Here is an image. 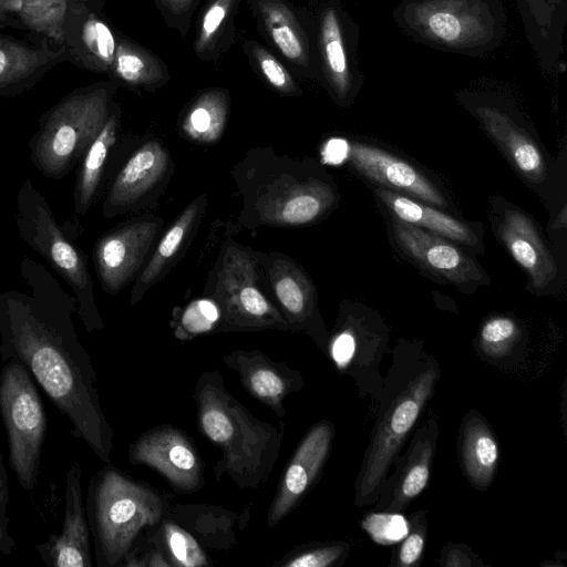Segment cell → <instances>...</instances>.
<instances>
[{
  "label": "cell",
  "mask_w": 567,
  "mask_h": 567,
  "mask_svg": "<svg viewBox=\"0 0 567 567\" xmlns=\"http://www.w3.org/2000/svg\"><path fill=\"white\" fill-rule=\"evenodd\" d=\"M205 196L198 197L189 204L167 229L159 240L146 267L138 276L131 295V303H136L144 292L153 286L164 274L175 255L187 239L199 215L205 207Z\"/></svg>",
  "instance_id": "29"
},
{
  "label": "cell",
  "mask_w": 567,
  "mask_h": 567,
  "mask_svg": "<svg viewBox=\"0 0 567 567\" xmlns=\"http://www.w3.org/2000/svg\"><path fill=\"white\" fill-rule=\"evenodd\" d=\"M341 547H326L303 553L287 563L289 567H326L331 565L341 554Z\"/></svg>",
  "instance_id": "43"
},
{
  "label": "cell",
  "mask_w": 567,
  "mask_h": 567,
  "mask_svg": "<svg viewBox=\"0 0 567 567\" xmlns=\"http://www.w3.org/2000/svg\"><path fill=\"white\" fill-rule=\"evenodd\" d=\"M220 319V310L213 299L192 302L184 311L181 328L184 333L194 336L210 330Z\"/></svg>",
  "instance_id": "37"
},
{
  "label": "cell",
  "mask_w": 567,
  "mask_h": 567,
  "mask_svg": "<svg viewBox=\"0 0 567 567\" xmlns=\"http://www.w3.org/2000/svg\"><path fill=\"white\" fill-rule=\"evenodd\" d=\"M432 454V444L429 441L417 444L398 484L393 501L388 506L389 509L402 508L406 502L417 496L425 488L430 476Z\"/></svg>",
  "instance_id": "34"
},
{
  "label": "cell",
  "mask_w": 567,
  "mask_h": 567,
  "mask_svg": "<svg viewBox=\"0 0 567 567\" xmlns=\"http://www.w3.org/2000/svg\"><path fill=\"white\" fill-rule=\"evenodd\" d=\"M436 373L419 375L399 394L378 425L359 484L358 498L364 501L379 486L401 442L416 421L435 383Z\"/></svg>",
  "instance_id": "11"
},
{
  "label": "cell",
  "mask_w": 567,
  "mask_h": 567,
  "mask_svg": "<svg viewBox=\"0 0 567 567\" xmlns=\"http://www.w3.org/2000/svg\"><path fill=\"white\" fill-rule=\"evenodd\" d=\"M517 324L507 317L488 320L482 328L481 339L493 351L511 342L517 334Z\"/></svg>",
  "instance_id": "42"
},
{
  "label": "cell",
  "mask_w": 567,
  "mask_h": 567,
  "mask_svg": "<svg viewBox=\"0 0 567 567\" xmlns=\"http://www.w3.org/2000/svg\"><path fill=\"white\" fill-rule=\"evenodd\" d=\"M9 499L8 473L0 451V558L10 555L16 547V542L9 530Z\"/></svg>",
  "instance_id": "41"
},
{
  "label": "cell",
  "mask_w": 567,
  "mask_h": 567,
  "mask_svg": "<svg viewBox=\"0 0 567 567\" xmlns=\"http://www.w3.org/2000/svg\"><path fill=\"white\" fill-rule=\"evenodd\" d=\"M394 20L425 45L466 55L488 53L506 35L501 0H401Z\"/></svg>",
  "instance_id": "2"
},
{
  "label": "cell",
  "mask_w": 567,
  "mask_h": 567,
  "mask_svg": "<svg viewBox=\"0 0 567 567\" xmlns=\"http://www.w3.org/2000/svg\"><path fill=\"white\" fill-rule=\"evenodd\" d=\"M118 121L120 109L115 103L103 127L80 161L73 193L74 213L78 216H84L95 198L109 152L116 141Z\"/></svg>",
  "instance_id": "28"
},
{
  "label": "cell",
  "mask_w": 567,
  "mask_h": 567,
  "mask_svg": "<svg viewBox=\"0 0 567 567\" xmlns=\"http://www.w3.org/2000/svg\"><path fill=\"white\" fill-rule=\"evenodd\" d=\"M9 24L12 25L11 18L8 14L3 0H0V25Z\"/></svg>",
  "instance_id": "47"
},
{
  "label": "cell",
  "mask_w": 567,
  "mask_h": 567,
  "mask_svg": "<svg viewBox=\"0 0 567 567\" xmlns=\"http://www.w3.org/2000/svg\"><path fill=\"white\" fill-rule=\"evenodd\" d=\"M461 454L470 481L476 487H487L495 473L498 447L493 433L481 417L466 419Z\"/></svg>",
  "instance_id": "32"
},
{
  "label": "cell",
  "mask_w": 567,
  "mask_h": 567,
  "mask_svg": "<svg viewBox=\"0 0 567 567\" xmlns=\"http://www.w3.org/2000/svg\"><path fill=\"white\" fill-rule=\"evenodd\" d=\"M82 468L72 463L65 474L64 515L59 534L35 545V551L50 567H91L90 527L83 504Z\"/></svg>",
  "instance_id": "14"
},
{
  "label": "cell",
  "mask_w": 567,
  "mask_h": 567,
  "mask_svg": "<svg viewBox=\"0 0 567 567\" xmlns=\"http://www.w3.org/2000/svg\"><path fill=\"white\" fill-rule=\"evenodd\" d=\"M120 35L102 11L75 2L64 27L66 61L79 69L110 75Z\"/></svg>",
  "instance_id": "15"
},
{
  "label": "cell",
  "mask_w": 567,
  "mask_h": 567,
  "mask_svg": "<svg viewBox=\"0 0 567 567\" xmlns=\"http://www.w3.org/2000/svg\"><path fill=\"white\" fill-rule=\"evenodd\" d=\"M12 27L23 28L63 45L64 27L73 0H3Z\"/></svg>",
  "instance_id": "30"
},
{
  "label": "cell",
  "mask_w": 567,
  "mask_h": 567,
  "mask_svg": "<svg viewBox=\"0 0 567 567\" xmlns=\"http://www.w3.org/2000/svg\"><path fill=\"white\" fill-rule=\"evenodd\" d=\"M526 37L544 72L565 70L560 60L567 22V0H516Z\"/></svg>",
  "instance_id": "23"
},
{
  "label": "cell",
  "mask_w": 567,
  "mask_h": 567,
  "mask_svg": "<svg viewBox=\"0 0 567 567\" xmlns=\"http://www.w3.org/2000/svg\"><path fill=\"white\" fill-rule=\"evenodd\" d=\"M241 0H207L196 22L193 49L207 63H216L233 45Z\"/></svg>",
  "instance_id": "27"
},
{
  "label": "cell",
  "mask_w": 567,
  "mask_h": 567,
  "mask_svg": "<svg viewBox=\"0 0 567 567\" xmlns=\"http://www.w3.org/2000/svg\"><path fill=\"white\" fill-rule=\"evenodd\" d=\"M132 458L154 467L177 488L189 491L199 485V458L188 440L176 430L147 433L133 447Z\"/></svg>",
  "instance_id": "19"
},
{
  "label": "cell",
  "mask_w": 567,
  "mask_h": 567,
  "mask_svg": "<svg viewBox=\"0 0 567 567\" xmlns=\"http://www.w3.org/2000/svg\"><path fill=\"white\" fill-rule=\"evenodd\" d=\"M256 251L225 243L215 271L212 299L225 323L241 329L289 328L280 311L264 295Z\"/></svg>",
  "instance_id": "7"
},
{
  "label": "cell",
  "mask_w": 567,
  "mask_h": 567,
  "mask_svg": "<svg viewBox=\"0 0 567 567\" xmlns=\"http://www.w3.org/2000/svg\"><path fill=\"white\" fill-rule=\"evenodd\" d=\"M229 93L212 87L200 92L186 109L181 128L188 138L212 143L217 141L226 126L229 111Z\"/></svg>",
  "instance_id": "31"
},
{
  "label": "cell",
  "mask_w": 567,
  "mask_h": 567,
  "mask_svg": "<svg viewBox=\"0 0 567 567\" xmlns=\"http://www.w3.org/2000/svg\"><path fill=\"white\" fill-rule=\"evenodd\" d=\"M256 256L287 323L295 328H305L312 320L317 309L316 289L309 276L282 252L256 251Z\"/></svg>",
  "instance_id": "21"
},
{
  "label": "cell",
  "mask_w": 567,
  "mask_h": 567,
  "mask_svg": "<svg viewBox=\"0 0 567 567\" xmlns=\"http://www.w3.org/2000/svg\"><path fill=\"white\" fill-rule=\"evenodd\" d=\"M392 237L420 267L461 288L485 279L481 267L453 241L393 217Z\"/></svg>",
  "instance_id": "13"
},
{
  "label": "cell",
  "mask_w": 567,
  "mask_h": 567,
  "mask_svg": "<svg viewBox=\"0 0 567 567\" xmlns=\"http://www.w3.org/2000/svg\"><path fill=\"white\" fill-rule=\"evenodd\" d=\"M78 3H82L91 9L102 11L106 0H73Z\"/></svg>",
  "instance_id": "46"
},
{
  "label": "cell",
  "mask_w": 567,
  "mask_h": 567,
  "mask_svg": "<svg viewBox=\"0 0 567 567\" xmlns=\"http://www.w3.org/2000/svg\"><path fill=\"white\" fill-rule=\"evenodd\" d=\"M85 509L96 561L112 567L127 555L143 527L158 522L163 504L150 488L105 467L90 482Z\"/></svg>",
  "instance_id": "4"
},
{
  "label": "cell",
  "mask_w": 567,
  "mask_h": 567,
  "mask_svg": "<svg viewBox=\"0 0 567 567\" xmlns=\"http://www.w3.org/2000/svg\"><path fill=\"white\" fill-rule=\"evenodd\" d=\"M120 83L110 79L79 87L40 118L30 158L47 178L62 179L83 157L106 122Z\"/></svg>",
  "instance_id": "3"
},
{
  "label": "cell",
  "mask_w": 567,
  "mask_h": 567,
  "mask_svg": "<svg viewBox=\"0 0 567 567\" xmlns=\"http://www.w3.org/2000/svg\"><path fill=\"white\" fill-rule=\"evenodd\" d=\"M200 425L213 442L226 444L234 435L235 427L226 408L219 403L207 402L200 410Z\"/></svg>",
  "instance_id": "38"
},
{
  "label": "cell",
  "mask_w": 567,
  "mask_h": 567,
  "mask_svg": "<svg viewBox=\"0 0 567 567\" xmlns=\"http://www.w3.org/2000/svg\"><path fill=\"white\" fill-rule=\"evenodd\" d=\"M162 225L158 217H144L112 229L96 241L93 259L104 291L115 295L133 279Z\"/></svg>",
  "instance_id": "12"
},
{
  "label": "cell",
  "mask_w": 567,
  "mask_h": 567,
  "mask_svg": "<svg viewBox=\"0 0 567 567\" xmlns=\"http://www.w3.org/2000/svg\"><path fill=\"white\" fill-rule=\"evenodd\" d=\"M355 342L354 338L349 332L340 333L332 346V357L339 365L347 364L354 352Z\"/></svg>",
  "instance_id": "45"
},
{
  "label": "cell",
  "mask_w": 567,
  "mask_h": 567,
  "mask_svg": "<svg viewBox=\"0 0 567 567\" xmlns=\"http://www.w3.org/2000/svg\"><path fill=\"white\" fill-rule=\"evenodd\" d=\"M0 414L9 465L25 491L34 489L47 433V414L30 372L8 360L0 371Z\"/></svg>",
  "instance_id": "6"
},
{
  "label": "cell",
  "mask_w": 567,
  "mask_h": 567,
  "mask_svg": "<svg viewBox=\"0 0 567 567\" xmlns=\"http://www.w3.org/2000/svg\"><path fill=\"white\" fill-rule=\"evenodd\" d=\"M362 528L378 544L390 545L398 543L409 534L406 519L395 513H372L362 522Z\"/></svg>",
  "instance_id": "35"
},
{
  "label": "cell",
  "mask_w": 567,
  "mask_h": 567,
  "mask_svg": "<svg viewBox=\"0 0 567 567\" xmlns=\"http://www.w3.org/2000/svg\"><path fill=\"white\" fill-rule=\"evenodd\" d=\"M66 61L65 49L32 33L28 39L0 34V97L21 94L47 72Z\"/></svg>",
  "instance_id": "16"
},
{
  "label": "cell",
  "mask_w": 567,
  "mask_h": 567,
  "mask_svg": "<svg viewBox=\"0 0 567 567\" xmlns=\"http://www.w3.org/2000/svg\"><path fill=\"white\" fill-rule=\"evenodd\" d=\"M466 105L482 123L486 132L503 147L505 154L528 179L538 182L545 177L546 166L536 144L513 117L501 106L477 94L464 96Z\"/></svg>",
  "instance_id": "22"
},
{
  "label": "cell",
  "mask_w": 567,
  "mask_h": 567,
  "mask_svg": "<svg viewBox=\"0 0 567 567\" xmlns=\"http://www.w3.org/2000/svg\"><path fill=\"white\" fill-rule=\"evenodd\" d=\"M251 392L262 400L277 402L285 392V383L279 374L268 367H257L246 375Z\"/></svg>",
  "instance_id": "40"
},
{
  "label": "cell",
  "mask_w": 567,
  "mask_h": 567,
  "mask_svg": "<svg viewBox=\"0 0 567 567\" xmlns=\"http://www.w3.org/2000/svg\"><path fill=\"white\" fill-rule=\"evenodd\" d=\"M243 51L252 71L275 92L284 96H300L302 90L293 73L265 45L245 39Z\"/></svg>",
  "instance_id": "33"
},
{
  "label": "cell",
  "mask_w": 567,
  "mask_h": 567,
  "mask_svg": "<svg viewBox=\"0 0 567 567\" xmlns=\"http://www.w3.org/2000/svg\"><path fill=\"white\" fill-rule=\"evenodd\" d=\"M347 157L360 174L380 187L432 206H446L445 197L429 178L411 164L383 150L354 142L349 144Z\"/></svg>",
  "instance_id": "17"
},
{
  "label": "cell",
  "mask_w": 567,
  "mask_h": 567,
  "mask_svg": "<svg viewBox=\"0 0 567 567\" xmlns=\"http://www.w3.org/2000/svg\"><path fill=\"white\" fill-rule=\"evenodd\" d=\"M257 30L300 79L322 85L315 21L290 0H247Z\"/></svg>",
  "instance_id": "10"
},
{
  "label": "cell",
  "mask_w": 567,
  "mask_h": 567,
  "mask_svg": "<svg viewBox=\"0 0 567 567\" xmlns=\"http://www.w3.org/2000/svg\"><path fill=\"white\" fill-rule=\"evenodd\" d=\"M331 429L322 423L303 439L291 458L269 512V525L280 520L303 495L319 472L330 446Z\"/></svg>",
  "instance_id": "24"
},
{
  "label": "cell",
  "mask_w": 567,
  "mask_h": 567,
  "mask_svg": "<svg viewBox=\"0 0 567 567\" xmlns=\"http://www.w3.org/2000/svg\"><path fill=\"white\" fill-rule=\"evenodd\" d=\"M28 290L0 293V358L21 363L66 417L71 434L104 462L113 432L102 411L96 375L81 344L73 315L76 300L40 262L23 258Z\"/></svg>",
  "instance_id": "1"
},
{
  "label": "cell",
  "mask_w": 567,
  "mask_h": 567,
  "mask_svg": "<svg viewBox=\"0 0 567 567\" xmlns=\"http://www.w3.org/2000/svg\"><path fill=\"white\" fill-rule=\"evenodd\" d=\"M322 85L339 105H349L363 84L358 66V27L340 0H310Z\"/></svg>",
  "instance_id": "9"
},
{
  "label": "cell",
  "mask_w": 567,
  "mask_h": 567,
  "mask_svg": "<svg viewBox=\"0 0 567 567\" xmlns=\"http://www.w3.org/2000/svg\"><path fill=\"white\" fill-rule=\"evenodd\" d=\"M496 225L505 247L527 272L532 288L539 292L548 289L558 267L529 217L517 208H504Z\"/></svg>",
  "instance_id": "18"
},
{
  "label": "cell",
  "mask_w": 567,
  "mask_h": 567,
  "mask_svg": "<svg viewBox=\"0 0 567 567\" xmlns=\"http://www.w3.org/2000/svg\"><path fill=\"white\" fill-rule=\"evenodd\" d=\"M168 164V154L161 143L143 144L114 178L103 204V216L112 218L130 210L163 178Z\"/></svg>",
  "instance_id": "20"
},
{
  "label": "cell",
  "mask_w": 567,
  "mask_h": 567,
  "mask_svg": "<svg viewBox=\"0 0 567 567\" xmlns=\"http://www.w3.org/2000/svg\"><path fill=\"white\" fill-rule=\"evenodd\" d=\"M375 195L396 219L453 243L466 246H475L478 243L477 234L467 224L434 208L432 205L384 187H378Z\"/></svg>",
  "instance_id": "25"
},
{
  "label": "cell",
  "mask_w": 567,
  "mask_h": 567,
  "mask_svg": "<svg viewBox=\"0 0 567 567\" xmlns=\"http://www.w3.org/2000/svg\"><path fill=\"white\" fill-rule=\"evenodd\" d=\"M20 238L48 261L73 291L76 315L89 332L103 327L84 254L64 235L47 199L25 178L17 194Z\"/></svg>",
  "instance_id": "5"
},
{
  "label": "cell",
  "mask_w": 567,
  "mask_h": 567,
  "mask_svg": "<svg viewBox=\"0 0 567 567\" xmlns=\"http://www.w3.org/2000/svg\"><path fill=\"white\" fill-rule=\"evenodd\" d=\"M165 539L168 550L177 565L186 567L207 565V559L202 548L184 529L174 524H166Z\"/></svg>",
  "instance_id": "36"
},
{
  "label": "cell",
  "mask_w": 567,
  "mask_h": 567,
  "mask_svg": "<svg viewBox=\"0 0 567 567\" xmlns=\"http://www.w3.org/2000/svg\"><path fill=\"white\" fill-rule=\"evenodd\" d=\"M424 548V538L421 533L414 530L404 537L400 548L399 560L403 566L413 565L421 556Z\"/></svg>",
  "instance_id": "44"
},
{
  "label": "cell",
  "mask_w": 567,
  "mask_h": 567,
  "mask_svg": "<svg viewBox=\"0 0 567 567\" xmlns=\"http://www.w3.org/2000/svg\"><path fill=\"white\" fill-rule=\"evenodd\" d=\"M202 0H154L164 22L186 37L190 29L194 13Z\"/></svg>",
  "instance_id": "39"
},
{
  "label": "cell",
  "mask_w": 567,
  "mask_h": 567,
  "mask_svg": "<svg viewBox=\"0 0 567 567\" xmlns=\"http://www.w3.org/2000/svg\"><path fill=\"white\" fill-rule=\"evenodd\" d=\"M109 78L132 90L154 92L171 74L157 54L121 34Z\"/></svg>",
  "instance_id": "26"
},
{
  "label": "cell",
  "mask_w": 567,
  "mask_h": 567,
  "mask_svg": "<svg viewBox=\"0 0 567 567\" xmlns=\"http://www.w3.org/2000/svg\"><path fill=\"white\" fill-rule=\"evenodd\" d=\"M246 199L256 225L292 227L322 217L332 207L336 192L317 176L284 169L264 176Z\"/></svg>",
  "instance_id": "8"
}]
</instances>
